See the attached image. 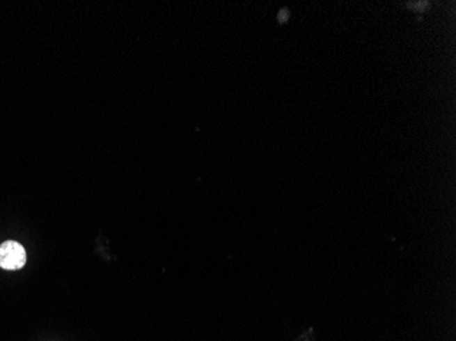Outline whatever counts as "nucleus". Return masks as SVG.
<instances>
[{
    "instance_id": "1",
    "label": "nucleus",
    "mask_w": 456,
    "mask_h": 341,
    "mask_svg": "<svg viewBox=\"0 0 456 341\" xmlns=\"http://www.w3.org/2000/svg\"><path fill=\"white\" fill-rule=\"evenodd\" d=\"M26 264V251L22 244L7 240L0 244V268L6 271H18Z\"/></svg>"
}]
</instances>
